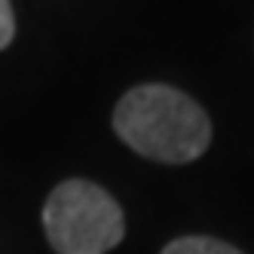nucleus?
<instances>
[{
    "instance_id": "nucleus-1",
    "label": "nucleus",
    "mask_w": 254,
    "mask_h": 254,
    "mask_svg": "<svg viewBox=\"0 0 254 254\" xmlns=\"http://www.w3.org/2000/svg\"><path fill=\"white\" fill-rule=\"evenodd\" d=\"M114 132L144 159L187 166L211 144V120L187 92L166 83L129 89L114 107Z\"/></svg>"
},
{
    "instance_id": "nucleus-2",
    "label": "nucleus",
    "mask_w": 254,
    "mask_h": 254,
    "mask_svg": "<svg viewBox=\"0 0 254 254\" xmlns=\"http://www.w3.org/2000/svg\"><path fill=\"white\" fill-rule=\"evenodd\" d=\"M46 242L56 254H107L126 236L120 202L86 178H70L46 196Z\"/></svg>"
},
{
    "instance_id": "nucleus-3",
    "label": "nucleus",
    "mask_w": 254,
    "mask_h": 254,
    "mask_svg": "<svg viewBox=\"0 0 254 254\" xmlns=\"http://www.w3.org/2000/svg\"><path fill=\"white\" fill-rule=\"evenodd\" d=\"M159 254H242V251L233 248L230 242L211 239V236H181V239H172Z\"/></svg>"
},
{
    "instance_id": "nucleus-4",
    "label": "nucleus",
    "mask_w": 254,
    "mask_h": 254,
    "mask_svg": "<svg viewBox=\"0 0 254 254\" xmlns=\"http://www.w3.org/2000/svg\"><path fill=\"white\" fill-rule=\"evenodd\" d=\"M15 37V12L9 0H0V52H3Z\"/></svg>"
}]
</instances>
